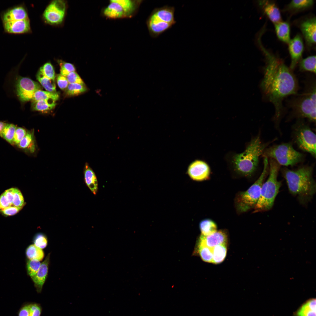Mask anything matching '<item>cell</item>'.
<instances>
[{
  "label": "cell",
  "instance_id": "obj_44",
  "mask_svg": "<svg viewBox=\"0 0 316 316\" xmlns=\"http://www.w3.org/2000/svg\"><path fill=\"white\" fill-rule=\"evenodd\" d=\"M66 78L69 83H78L85 85L82 80L75 71L70 73Z\"/></svg>",
  "mask_w": 316,
  "mask_h": 316
},
{
  "label": "cell",
  "instance_id": "obj_12",
  "mask_svg": "<svg viewBox=\"0 0 316 316\" xmlns=\"http://www.w3.org/2000/svg\"><path fill=\"white\" fill-rule=\"evenodd\" d=\"M187 173L192 180L202 181L208 179L210 170L206 162L200 160H196L189 165L188 168Z\"/></svg>",
  "mask_w": 316,
  "mask_h": 316
},
{
  "label": "cell",
  "instance_id": "obj_36",
  "mask_svg": "<svg viewBox=\"0 0 316 316\" xmlns=\"http://www.w3.org/2000/svg\"><path fill=\"white\" fill-rule=\"evenodd\" d=\"M198 251L202 259L204 262L212 263L213 258L212 248L199 242Z\"/></svg>",
  "mask_w": 316,
  "mask_h": 316
},
{
  "label": "cell",
  "instance_id": "obj_41",
  "mask_svg": "<svg viewBox=\"0 0 316 316\" xmlns=\"http://www.w3.org/2000/svg\"><path fill=\"white\" fill-rule=\"evenodd\" d=\"M33 242L35 245L42 249L45 248L47 245V238L44 234L39 233L35 236Z\"/></svg>",
  "mask_w": 316,
  "mask_h": 316
},
{
  "label": "cell",
  "instance_id": "obj_25",
  "mask_svg": "<svg viewBox=\"0 0 316 316\" xmlns=\"http://www.w3.org/2000/svg\"><path fill=\"white\" fill-rule=\"evenodd\" d=\"M119 4L122 8L126 16L133 14L139 7L142 1L130 0H113Z\"/></svg>",
  "mask_w": 316,
  "mask_h": 316
},
{
  "label": "cell",
  "instance_id": "obj_49",
  "mask_svg": "<svg viewBox=\"0 0 316 316\" xmlns=\"http://www.w3.org/2000/svg\"><path fill=\"white\" fill-rule=\"evenodd\" d=\"M6 124V123L4 122L0 121V135L2 132Z\"/></svg>",
  "mask_w": 316,
  "mask_h": 316
},
{
  "label": "cell",
  "instance_id": "obj_46",
  "mask_svg": "<svg viewBox=\"0 0 316 316\" xmlns=\"http://www.w3.org/2000/svg\"><path fill=\"white\" fill-rule=\"evenodd\" d=\"M56 79L59 87L62 90H65L69 84L66 77L59 74L56 76Z\"/></svg>",
  "mask_w": 316,
  "mask_h": 316
},
{
  "label": "cell",
  "instance_id": "obj_17",
  "mask_svg": "<svg viewBox=\"0 0 316 316\" xmlns=\"http://www.w3.org/2000/svg\"><path fill=\"white\" fill-rule=\"evenodd\" d=\"M50 253L41 263L40 266L36 274L31 278L38 293H40L47 277L49 262Z\"/></svg>",
  "mask_w": 316,
  "mask_h": 316
},
{
  "label": "cell",
  "instance_id": "obj_42",
  "mask_svg": "<svg viewBox=\"0 0 316 316\" xmlns=\"http://www.w3.org/2000/svg\"><path fill=\"white\" fill-rule=\"evenodd\" d=\"M24 204L23 196L20 191L15 188L13 202V206L23 207Z\"/></svg>",
  "mask_w": 316,
  "mask_h": 316
},
{
  "label": "cell",
  "instance_id": "obj_35",
  "mask_svg": "<svg viewBox=\"0 0 316 316\" xmlns=\"http://www.w3.org/2000/svg\"><path fill=\"white\" fill-rule=\"evenodd\" d=\"M16 126L13 124L6 123L0 135L8 142L13 144Z\"/></svg>",
  "mask_w": 316,
  "mask_h": 316
},
{
  "label": "cell",
  "instance_id": "obj_14",
  "mask_svg": "<svg viewBox=\"0 0 316 316\" xmlns=\"http://www.w3.org/2000/svg\"><path fill=\"white\" fill-rule=\"evenodd\" d=\"M316 20L315 17L303 21L300 28L307 44L312 46L316 43Z\"/></svg>",
  "mask_w": 316,
  "mask_h": 316
},
{
  "label": "cell",
  "instance_id": "obj_8",
  "mask_svg": "<svg viewBox=\"0 0 316 316\" xmlns=\"http://www.w3.org/2000/svg\"><path fill=\"white\" fill-rule=\"evenodd\" d=\"M264 157H270L279 164L293 166L302 161V154L295 150L290 143H283L266 148L262 154Z\"/></svg>",
  "mask_w": 316,
  "mask_h": 316
},
{
  "label": "cell",
  "instance_id": "obj_23",
  "mask_svg": "<svg viewBox=\"0 0 316 316\" xmlns=\"http://www.w3.org/2000/svg\"><path fill=\"white\" fill-rule=\"evenodd\" d=\"M275 30L278 38L282 42L288 43L290 41V27L287 22L281 21L274 24Z\"/></svg>",
  "mask_w": 316,
  "mask_h": 316
},
{
  "label": "cell",
  "instance_id": "obj_2",
  "mask_svg": "<svg viewBox=\"0 0 316 316\" xmlns=\"http://www.w3.org/2000/svg\"><path fill=\"white\" fill-rule=\"evenodd\" d=\"M312 173V168L309 166L302 167L295 170L285 169L283 171L290 192L297 196L302 204L310 201L315 193L316 183Z\"/></svg>",
  "mask_w": 316,
  "mask_h": 316
},
{
  "label": "cell",
  "instance_id": "obj_28",
  "mask_svg": "<svg viewBox=\"0 0 316 316\" xmlns=\"http://www.w3.org/2000/svg\"><path fill=\"white\" fill-rule=\"evenodd\" d=\"M199 228L201 235L207 236L214 233L217 231V226L212 220L206 219L202 220L199 224Z\"/></svg>",
  "mask_w": 316,
  "mask_h": 316
},
{
  "label": "cell",
  "instance_id": "obj_33",
  "mask_svg": "<svg viewBox=\"0 0 316 316\" xmlns=\"http://www.w3.org/2000/svg\"><path fill=\"white\" fill-rule=\"evenodd\" d=\"M36 77L37 80L47 91L56 92L54 80L45 77L39 71L37 73Z\"/></svg>",
  "mask_w": 316,
  "mask_h": 316
},
{
  "label": "cell",
  "instance_id": "obj_29",
  "mask_svg": "<svg viewBox=\"0 0 316 316\" xmlns=\"http://www.w3.org/2000/svg\"><path fill=\"white\" fill-rule=\"evenodd\" d=\"M316 56L313 55L301 60L299 68L301 71H309L316 74Z\"/></svg>",
  "mask_w": 316,
  "mask_h": 316
},
{
  "label": "cell",
  "instance_id": "obj_7",
  "mask_svg": "<svg viewBox=\"0 0 316 316\" xmlns=\"http://www.w3.org/2000/svg\"><path fill=\"white\" fill-rule=\"evenodd\" d=\"M262 171L257 179L246 190L239 192L235 199V204L239 213L254 208L259 198L261 187L269 171L268 159L264 157Z\"/></svg>",
  "mask_w": 316,
  "mask_h": 316
},
{
  "label": "cell",
  "instance_id": "obj_13",
  "mask_svg": "<svg viewBox=\"0 0 316 316\" xmlns=\"http://www.w3.org/2000/svg\"><path fill=\"white\" fill-rule=\"evenodd\" d=\"M291 62L290 68L292 70L300 59L304 49L303 42L299 34L296 35L293 39H291L288 43Z\"/></svg>",
  "mask_w": 316,
  "mask_h": 316
},
{
  "label": "cell",
  "instance_id": "obj_30",
  "mask_svg": "<svg viewBox=\"0 0 316 316\" xmlns=\"http://www.w3.org/2000/svg\"><path fill=\"white\" fill-rule=\"evenodd\" d=\"M56 105L55 101L53 100H41L32 102L31 107L34 110L44 111L52 109Z\"/></svg>",
  "mask_w": 316,
  "mask_h": 316
},
{
  "label": "cell",
  "instance_id": "obj_15",
  "mask_svg": "<svg viewBox=\"0 0 316 316\" xmlns=\"http://www.w3.org/2000/svg\"><path fill=\"white\" fill-rule=\"evenodd\" d=\"M227 240L226 232L224 230H220L209 236L201 235L199 241V242L212 248L219 245L227 244Z\"/></svg>",
  "mask_w": 316,
  "mask_h": 316
},
{
  "label": "cell",
  "instance_id": "obj_39",
  "mask_svg": "<svg viewBox=\"0 0 316 316\" xmlns=\"http://www.w3.org/2000/svg\"><path fill=\"white\" fill-rule=\"evenodd\" d=\"M41 263L37 260H29L27 263V269L28 275L31 277L35 276L40 266Z\"/></svg>",
  "mask_w": 316,
  "mask_h": 316
},
{
  "label": "cell",
  "instance_id": "obj_9",
  "mask_svg": "<svg viewBox=\"0 0 316 316\" xmlns=\"http://www.w3.org/2000/svg\"><path fill=\"white\" fill-rule=\"evenodd\" d=\"M294 136L298 146L302 150L316 157V135L302 121H298L294 128Z\"/></svg>",
  "mask_w": 316,
  "mask_h": 316
},
{
  "label": "cell",
  "instance_id": "obj_3",
  "mask_svg": "<svg viewBox=\"0 0 316 316\" xmlns=\"http://www.w3.org/2000/svg\"><path fill=\"white\" fill-rule=\"evenodd\" d=\"M270 143L262 142L260 136L253 139L244 152L233 157L232 162L235 170L245 176L252 175L257 168L260 156Z\"/></svg>",
  "mask_w": 316,
  "mask_h": 316
},
{
  "label": "cell",
  "instance_id": "obj_34",
  "mask_svg": "<svg viewBox=\"0 0 316 316\" xmlns=\"http://www.w3.org/2000/svg\"><path fill=\"white\" fill-rule=\"evenodd\" d=\"M26 253L29 260H37L40 261L43 259L44 256L42 249L34 244L31 245L28 247Z\"/></svg>",
  "mask_w": 316,
  "mask_h": 316
},
{
  "label": "cell",
  "instance_id": "obj_19",
  "mask_svg": "<svg viewBox=\"0 0 316 316\" xmlns=\"http://www.w3.org/2000/svg\"><path fill=\"white\" fill-rule=\"evenodd\" d=\"M28 18L27 11L21 6L16 7L8 10L4 13L2 16L4 23Z\"/></svg>",
  "mask_w": 316,
  "mask_h": 316
},
{
  "label": "cell",
  "instance_id": "obj_4",
  "mask_svg": "<svg viewBox=\"0 0 316 316\" xmlns=\"http://www.w3.org/2000/svg\"><path fill=\"white\" fill-rule=\"evenodd\" d=\"M304 92L289 101L292 115L316 121V80L312 78L306 82Z\"/></svg>",
  "mask_w": 316,
  "mask_h": 316
},
{
  "label": "cell",
  "instance_id": "obj_16",
  "mask_svg": "<svg viewBox=\"0 0 316 316\" xmlns=\"http://www.w3.org/2000/svg\"><path fill=\"white\" fill-rule=\"evenodd\" d=\"M5 30L8 33L22 34L27 33L30 30L28 18L4 23Z\"/></svg>",
  "mask_w": 316,
  "mask_h": 316
},
{
  "label": "cell",
  "instance_id": "obj_18",
  "mask_svg": "<svg viewBox=\"0 0 316 316\" xmlns=\"http://www.w3.org/2000/svg\"><path fill=\"white\" fill-rule=\"evenodd\" d=\"M259 3L265 13L274 24L281 21L280 10L274 3L263 0L260 1Z\"/></svg>",
  "mask_w": 316,
  "mask_h": 316
},
{
  "label": "cell",
  "instance_id": "obj_21",
  "mask_svg": "<svg viewBox=\"0 0 316 316\" xmlns=\"http://www.w3.org/2000/svg\"><path fill=\"white\" fill-rule=\"evenodd\" d=\"M106 17L111 18H118L126 16L120 5L111 0L110 3L103 11Z\"/></svg>",
  "mask_w": 316,
  "mask_h": 316
},
{
  "label": "cell",
  "instance_id": "obj_6",
  "mask_svg": "<svg viewBox=\"0 0 316 316\" xmlns=\"http://www.w3.org/2000/svg\"><path fill=\"white\" fill-rule=\"evenodd\" d=\"M175 11L174 7L168 5L153 10L146 21L149 33L152 37H157L176 23Z\"/></svg>",
  "mask_w": 316,
  "mask_h": 316
},
{
  "label": "cell",
  "instance_id": "obj_48",
  "mask_svg": "<svg viewBox=\"0 0 316 316\" xmlns=\"http://www.w3.org/2000/svg\"><path fill=\"white\" fill-rule=\"evenodd\" d=\"M15 188H11L6 190L3 193L6 197L11 206H13V202Z\"/></svg>",
  "mask_w": 316,
  "mask_h": 316
},
{
  "label": "cell",
  "instance_id": "obj_5",
  "mask_svg": "<svg viewBox=\"0 0 316 316\" xmlns=\"http://www.w3.org/2000/svg\"><path fill=\"white\" fill-rule=\"evenodd\" d=\"M279 169V164L275 160L271 159L269 176L262 185L259 198L254 208V212L268 211L273 207L281 186V182L277 179Z\"/></svg>",
  "mask_w": 316,
  "mask_h": 316
},
{
  "label": "cell",
  "instance_id": "obj_26",
  "mask_svg": "<svg viewBox=\"0 0 316 316\" xmlns=\"http://www.w3.org/2000/svg\"><path fill=\"white\" fill-rule=\"evenodd\" d=\"M41 312L40 305L36 303L28 304L21 307L18 316H40Z\"/></svg>",
  "mask_w": 316,
  "mask_h": 316
},
{
  "label": "cell",
  "instance_id": "obj_40",
  "mask_svg": "<svg viewBox=\"0 0 316 316\" xmlns=\"http://www.w3.org/2000/svg\"><path fill=\"white\" fill-rule=\"evenodd\" d=\"M59 63L60 68V74L66 77L71 73L75 71L74 66L71 63L60 61Z\"/></svg>",
  "mask_w": 316,
  "mask_h": 316
},
{
  "label": "cell",
  "instance_id": "obj_24",
  "mask_svg": "<svg viewBox=\"0 0 316 316\" xmlns=\"http://www.w3.org/2000/svg\"><path fill=\"white\" fill-rule=\"evenodd\" d=\"M316 299L307 300L295 313V316H316Z\"/></svg>",
  "mask_w": 316,
  "mask_h": 316
},
{
  "label": "cell",
  "instance_id": "obj_11",
  "mask_svg": "<svg viewBox=\"0 0 316 316\" xmlns=\"http://www.w3.org/2000/svg\"><path fill=\"white\" fill-rule=\"evenodd\" d=\"M66 5L63 1H53L47 6L43 14V17L47 23L52 24L61 23L64 19Z\"/></svg>",
  "mask_w": 316,
  "mask_h": 316
},
{
  "label": "cell",
  "instance_id": "obj_45",
  "mask_svg": "<svg viewBox=\"0 0 316 316\" xmlns=\"http://www.w3.org/2000/svg\"><path fill=\"white\" fill-rule=\"evenodd\" d=\"M23 207L11 206L0 210L2 214L6 216H13L19 212Z\"/></svg>",
  "mask_w": 316,
  "mask_h": 316
},
{
  "label": "cell",
  "instance_id": "obj_22",
  "mask_svg": "<svg viewBox=\"0 0 316 316\" xmlns=\"http://www.w3.org/2000/svg\"><path fill=\"white\" fill-rule=\"evenodd\" d=\"M17 145L26 152L31 153L35 152L36 145L34 131H27L26 135Z\"/></svg>",
  "mask_w": 316,
  "mask_h": 316
},
{
  "label": "cell",
  "instance_id": "obj_20",
  "mask_svg": "<svg viewBox=\"0 0 316 316\" xmlns=\"http://www.w3.org/2000/svg\"><path fill=\"white\" fill-rule=\"evenodd\" d=\"M84 174V181L86 185L94 195L96 194L98 189L97 177L94 171L87 163L85 165Z\"/></svg>",
  "mask_w": 316,
  "mask_h": 316
},
{
  "label": "cell",
  "instance_id": "obj_37",
  "mask_svg": "<svg viewBox=\"0 0 316 316\" xmlns=\"http://www.w3.org/2000/svg\"><path fill=\"white\" fill-rule=\"evenodd\" d=\"M87 90L85 85L78 83H69L65 90V92L67 95L73 96L83 93Z\"/></svg>",
  "mask_w": 316,
  "mask_h": 316
},
{
  "label": "cell",
  "instance_id": "obj_32",
  "mask_svg": "<svg viewBox=\"0 0 316 316\" xmlns=\"http://www.w3.org/2000/svg\"><path fill=\"white\" fill-rule=\"evenodd\" d=\"M313 3L312 0H293L288 4L287 8L290 10L299 11L311 7Z\"/></svg>",
  "mask_w": 316,
  "mask_h": 316
},
{
  "label": "cell",
  "instance_id": "obj_31",
  "mask_svg": "<svg viewBox=\"0 0 316 316\" xmlns=\"http://www.w3.org/2000/svg\"><path fill=\"white\" fill-rule=\"evenodd\" d=\"M59 94L56 92L39 90L37 91L34 94L32 99V102L41 100H53L55 101L59 98Z\"/></svg>",
  "mask_w": 316,
  "mask_h": 316
},
{
  "label": "cell",
  "instance_id": "obj_27",
  "mask_svg": "<svg viewBox=\"0 0 316 316\" xmlns=\"http://www.w3.org/2000/svg\"><path fill=\"white\" fill-rule=\"evenodd\" d=\"M227 244L217 245L212 248L213 258L212 263L218 264L222 262L226 256Z\"/></svg>",
  "mask_w": 316,
  "mask_h": 316
},
{
  "label": "cell",
  "instance_id": "obj_43",
  "mask_svg": "<svg viewBox=\"0 0 316 316\" xmlns=\"http://www.w3.org/2000/svg\"><path fill=\"white\" fill-rule=\"evenodd\" d=\"M27 132L23 128L18 127L16 130L13 140V144L18 145L26 135Z\"/></svg>",
  "mask_w": 316,
  "mask_h": 316
},
{
  "label": "cell",
  "instance_id": "obj_47",
  "mask_svg": "<svg viewBox=\"0 0 316 316\" xmlns=\"http://www.w3.org/2000/svg\"><path fill=\"white\" fill-rule=\"evenodd\" d=\"M11 206L10 203L3 193L0 196V210Z\"/></svg>",
  "mask_w": 316,
  "mask_h": 316
},
{
  "label": "cell",
  "instance_id": "obj_10",
  "mask_svg": "<svg viewBox=\"0 0 316 316\" xmlns=\"http://www.w3.org/2000/svg\"><path fill=\"white\" fill-rule=\"evenodd\" d=\"M16 87L18 98L23 102L32 100L34 93L37 91L41 90L42 89L41 86L38 83L29 78L22 76L18 78Z\"/></svg>",
  "mask_w": 316,
  "mask_h": 316
},
{
  "label": "cell",
  "instance_id": "obj_38",
  "mask_svg": "<svg viewBox=\"0 0 316 316\" xmlns=\"http://www.w3.org/2000/svg\"><path fill=\"white\" fill-rule=\"evenodd\" d=\"M39 71L44 76L48 78L54 80L55 75L53 67L49 62L44 64L41 66Z\"/></svg>",
  "mask_w": 316,
  "mask_h": 316
},
{
  "label": "cell",
  "instance_id": "obj_1",
  "mask_svg": "<svg viewBox=\"0 0 316 316\" xmlns=\"http://www.w3.org/2000/svg\"><path fill=\"white\" fill-rule=\"evenodd\" d=\"M266 59L263 77L260 86L265 97L274 106V119L279 121L284 111L282 101L297 93V80L290 68L261 46Z\"/></svg>",
  "mask_w": 316,
  "mask_h": 316
}]
</instances>
